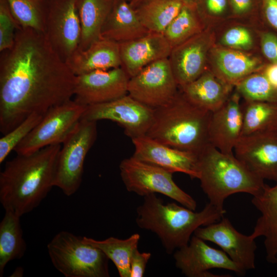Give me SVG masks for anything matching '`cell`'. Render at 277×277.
I'll list each match as a JSON object with an SVG mask.
<instances>
[{"mask_svg":"<svg viewBox=\"0 0 277 277\" xmlns=\"http://www.w3.org/2000/svg\"><path fill=\"white\" fill-rule=\"evenodd\" d=\"M225 213L209 202L199 212L175 203L164 204L152 193L144 196L135 221L140 228L155 233L166 252L172 254L189 244L197 228L220 221Z\"/></svg>","mask_w":277,"mask_h":277,"instance_id":"obj_3","label":"cell"},{"mask_svg":"<svg viewBox=\"0 0 277 277\" xmlns=\"http://www.w3.org/2000/svg\"><path fill=\"white\" fill-rule=\"evenodd\" d=\"M267 26L259 34L261 50L268 63H277V32Z\"/></svg>","mask_w":277,"mask_h":277,"instance_id":"obj_38","label":"cell"},{"mask_svg":"<svg viewBox=\"0 0 277 277\" xmlns=\"http://www.w3.org/2000/svg\"><path fill=\"white\" fill-rule=\"evenodd\" d=\"M11 13L18 24L44 33L46 0H7Z\"/></svg>","mask_w":277,"mask_h":277,"instance_id":"obj_32","label":"cell"},{"mask_svg":"<svg viewBox=\"0 0 277 277\" xmlns=\"http://www.w3.org/2000/svg\"><path fill=\"white\" fill-rule=\"evenodd\" d=\"M129 1H130V0H129Z\"/></svg>","mask_w":277,"mask_h":277,"instance_id":"obj_47","label":"cell"},{"mask_svg":"<svg viewBox=\"0 0 277 277\" xmlns=\"http://www.w3.org/2000/svg\"><path fill=\"white\" fill-rule=\"evenodd\" d=\"M120 44L121 66L129 78L148 65L168 58L172 48L162 33L146 35Z\"/></svg>","mask_w":277,"mask_h":277,"instance_id":"obj_20","label":"cell"},{"mask_svg":"<svg viewBox=\"0 0 277 277\" xmlns=\"http://www.w3.org/2000/svg\"><path fill=\"white\" fill-rule=\"evenodd\" d=\"M143 1L144 0H130L129 2L131 5L135 8Z\"/></svg>","mask_w":277,"mask_h":277,"instance_id":"obj_45","label":"cell"},{"mask_svg":"<svg viewBox=\"0 0 277 277\" xmlns=\"http://www.w3.org/2000/svg\"><path fill=\"white\" fill-rule=\"evenodd\" d=\"M86 107L72 100L52 107L14 151L17 154H25L62 144L77 125Z\"/></svg>","mask_w":277,"mask_h":277,"instance_id":"obj_9","label":"cell"},{"mask_svg":"<svg viewBox=\"0 0 277 277\" xmlns=\"http://www.w3.org/2000/svg\"><path fill=\"white\" fill-rule=\"evenodd\" d=\"M20 218L11 211H5L0 223V276H3L10 261L21 259L26 251Z\"/></svg>","mask_w":277,"mask_h":277,"instance_id":"obj_27","label":"cell"},{"mask_svg":"<svg viewBox=\"0 0 277 277\" xmlns=\"http://www.w3.org/2000/svg\"><path fill=\"white\" fill-rule=\"evenodd\" d=\"M65 62L76 76L121 67L120 44L101 38L84 50L77 48Z\"/></svg>","mask_w":277,"mask_h":277,"instance_id":"obj_22","label":"cell"},{"mask_svg":"<svg viewBox=\"0 0 277 277\" xmlns=\"http://www.w3.org/2000/svg\"><path fill=\"white\" fill-rule=\"evenodd\" d=\"M181 1L184 5H195V3L196 0H179Z\"/></svg>","mask_w":277,"mask_h":277,"instance_id":"obj_44","label":"cell"},{"mask_svg":"<svg viewBox=\"0 0 277 277\" xmlns=\"http://www.w3.org/2000/svg\"><path fill=\"white\" fill-rule=\"evenodd\" d=\"M234 14L241 16L249 12L253 6V0H229Z\"/></svg>","mask_w":277,"mask_h":277,"instance_id":"obj_41","label":"cell"},{"mask_svg":"<svg viewBox=\"0 0 277 277\" xmlns=\"http://www.w3.org/2000/svg\"><path fill=\"white\" fill-rule=\"evenodd\" d=\"M265 23L277 32V0H261Z\"/></svg>","mask_w":277,"mask_h":277,"instance_id":"obj_40","label":"cell"},{"mask_svg":"<svg viewBox=\"0 0 277 277\" xmlns=\"http://www.w3.org/2000/svg\"><path fill=\"white\" fill-rule=\"evenodd\" d=\"M77 0H46L44 34L53 48L66 62L78 48L81 26Z\"/></svg>","mask_w":277,"mask_h":277,"instance_id":"obj_10","label":"cell"},{"mask_svg":"<svg viewBox=\"0 0 277 277\" xmlns=\"http://www.w3.org/2000/svg\"><path fill=\"white\" fill-rule=\"evenodd\" d=\"M261 71L271 85L277 89V63H268Z\"/></svg>","mask_w":277,"mask_h":277,"instance_id":"obj_42","label":"cell"},{"mask_svg":"<svg viewBox=\"0 0 277 277\" xmlns=\"http://www.w3.org/2000/svg\"><path fill=\"white\" fill-rule=\"evenodd\" d=\"M233 153L253 174L277 184V132L242 136Z\"/></svg>","mask_w":277,"mask_h":277,"instance_id":"obj_16","label":"cell"},{"mask_svg":"<svg viewBox=\"0 0 277 277\" xmlns=\"http://www.w3.org/2000/svg\"><path fill=\"white\" fill-rule=\"evenodd\" d=\"M151 256V253L141 252L136 249L131 259L130 277H143Z\"/></svg>","mask_w":277,"mask_h":277,"instance_id":"obj_39","label":"cell"},{"mask_svg":"<svg viewBox=\"0 0 277 277\" xmlns=\"http://www.w3.org/2000/svg\"><path fill=\"white\" fill-rule=\"evenodd\" d=\"M129 78L122 67L76 75L73 100L86 106L115 100L128 94Z\"/></svg>","mask_w":277,"mask_h":277,"instance_id":"obj_15","label":"cell"},{"mask_svg":"<svg viewBox=\"0 0 277 277\" xmlns=\"http://www.w3.org/2000/svg\"><path fill=\"white\" fill-rule=\"evenodd\" d=\"M196 236L219 246L229 257L246 271L255 268V239L238 231L228 219L223 216L217 222L200 227Z\"/></svg>","mask_w":277,"mask_h":277,"instance_id":"obj_17","label":"cell"},{"mask_svg":"<svg viewBox=\"0 0 277 277\" xmlns=\"http://www.w3.org/2000/svg\"><path fill=\"white\" fill-rule=\"evenodd\" d=\"M61 144L17 154L0 173V202L5 211L22 216L39 205L52 187Z\"/></svg>","mask_w":277,"mask_h":277,"instance_id":"obj_2","label":"cell"},{"mask_svg":"<svg viewBox=\"0 0 277 277\" xmlns=\"http://www.w3.org/2000/svg\"><path fill=\"white\" fill-rule=\"evenodd\" d=\"M179 90L168 58L146 66L128 83V94L152 109L168 103Z\"/></svg>","mask_w":277,"mask_h":277,"instance_id":"obj_12","label":"cell"},{"mask_svg":"<svg viewBox=\"0 0 277 277\" xmlns=\"http://www.w3.org/2000/svg\"><path fill=\"white\" fill-rule=\"evenodd\" d=\"M21 27L14 19L7 0H0V51L10 48L15 31Z\"/></svg>","mask_w":277,"mask_h":277,"instance_id":"obj_35","label":"cell"},{"mask_svg":"<svg viewBox=\"0 0 277 277\" xmlns=\"http://www.w3.org/2000/svg\"><path fill=\"white\" fill-rule=\"evenodd\" d=\"M47 251L54 268L66 277H108L109 259L83 237L67 231L57 233Z\"/></svg>","mask_w":277,"mask_h":277,"instance_id":"obj_6","label":"cell"},{"mask_svg":"<svg viewBox=\"0 0 277 277\" xmlns=\"http://www.w3.org/2000/svg\"><path fill=\"white\" fill-rule=\"evenodd\" d=\"M206 28L195 5H184L162 34L172 48L201 32Z\"/></svg>","mask_w":277,"mask_h":277,"instance_id":"obj_31","label":"cell"},{"mask_svg":"<svg viewBox=\"0 0 277 277\" xmlns=\"http://www.w3.org/2000/svg\"><path fill=\"white\" fill-rule=\"evenodd\" d=\"M153 114V109L127 94L109 102L87 106L82 118L115 122L132 139L147 134L152 123Z\"/></svg>","mask_w":277,"mask_h":277,"instance_id":"obj_11","label":"cell"},{"mask_svg":"<svg viewBox=\"0 0 277 277\" xmlns=\"http://www.w3.org/2000/svg\"><path fill=\"white\" fill-rule=\"evenodd\" d=\"M0 56V131L3 135L32 113L44 115L71 100L76 75L44 33L16 29L13 45Z\"/></svg>","mask_w":277,"mask_h":277,"instance_id":"obj_1","label":"cell"},{"mask_svg":"<svg viewBox=\"0 0 277 277\" xmlns=\"http://www.w3.org/2000/svg\"><path fill=\"white\" fill-rule=\"evenodd\" d=\"M149 32L129 0H114L102 28L101 37L121 43L141 37Z\"/></svg>","mask_w":277,"mask_h":277,"instance_id":"obj_25","label":"cell"},{"mask_svg":"<svg viewBox=\"0 0 277 277\" xmlns=\"http://www.w3.org/2000/svg\"><path fill=\"white\" fill-rule=\"evenodd\" d=\"M209 62L211 67L209 69L223 81L234 87L245 77L261 71L268 64L265 60L244 51L221 46H214L211 49Z\"/></svg>","mask_w":277,"mask_h":277,"instance_id":"obj_21","label":"cell"},{"mask_svg":"<svg viewBox=\"0 0 277 277\" xmlns=\"http://www.w3.org/2000/svg\"><path fill=\"white\" fill-rule=\"evenodd\" d=\"M183 5L179 0H144L134 8L149 32L163 33Z\"/></svg>","mask_w":277,"mask_h":277,"instance_id":"obj_28","label":"cell"},{"mask_svg":"<svg viewBox=\"0 0 277 277\" xmlns=\"http://www.w3.org/2000/svg\"><path fill=\"white\" fill-rule=\"evenodd\" d=\"M214 36L208 27L172 48L169 62L179 88L193 82L208 69Z\"/></svg>","mask_w":277,"mask_h":277,"instance_id":"obj_14","label":"cell"},{"mask_svg":"<svg viewBox=\"0 0 277 277\" xmlns=\"http://www.w3.org/2000/svg\"><path fill=\"white\" fill-rule=\"evenodd\" d=\"M221 46L241 51L252 49L254 39L251 31L246 27L237 26L228 29L222 36Z\"/></svg>","mask_w":277,"mask_h":277,"instance_id":"obj_36","label":"cell"},{"mask_svg":"<svg viewBox=\"0 0 277 277\" xmlns=\"http://www.w3.org/2000/svg\"><path fill=\"white\" fill-rule=\"evenodd\" d=\"M251 202L261 212L251 235L255 239L264 237L266 260L271 263L277 260V184L265 185L262 192L253 196Z\"/></svg>","mask_w":277,"mask_h":277,"instance_id":"obj_23","label":"cell"},{"mask_svg":"<svg viewBox=\"0 0 277 277\" xmlns=\"http://www.w3.org/2000/svg\"><path fill=\"white\" fill-rule=\"evenodd\" d=\"M195 6L205 25L209 18L221 17L226 14L228 0H196Z\"/></svg>","mask_w":277,"mask_h":277,"instance_id":"obj_37","label":"cell"},{"mask_svg":"<svg viewBox=\"0 0 277 277\" xmlns=\"http://www.w3.org/2000/svg\"><path fill=\"white\" fill-rule=\"evenodd\" d=\"M147 136L180 150L198 154L209 144L211 112L188 100L179 90L167 104L153 109Z\"/></svg>","mask_w":277,"mask_h":277,"instance_id":"obj_4","label":"cell"},{"mask_svg":"<svg viewBox=\"0 0 277 277\" xmlns=\"http://www.w3.org/2000/svg\"><path fill=\"white\" fill-rule=\"evenodd\" d=\"M83 241L102 251L115 265L121 277H130V262L133 254L137 249L140 240L138 233H134L126 239L109 237L97 240L86 236Z\"/></svg>","mask_w":277,"mask_h":277,"instance_id":"obj_29","label":"cell"},{"mask_svg":"<svg viewBox=\"0 0 277 277\" xmlns=\"http://www.w3.org/2000/svg\"><path fill=\"white\" fill-rule=\"evenodd\" d=\"M242 136L256 133L277 132V103L245 101Z\"/></svg>","mask_w":277,"mask_h":277,"instance_id":"obj_30","label":"cell"},{"mask_svg":"<svg viewBox=\"0 0 277 277\" xmlns=\"http://www.w3.org/2000/svg\"><path fill=\"white\" fill-rule=\"evenodd\" d=\"M120 175L126 189L140 196L161 193L180 204L195 210V200L174 182L172 173L133 156L123 160Z\"/></svg>","mask_w":277,"mask_h":277,"instance_id":"obj_8","label":"cell"},{"mask_svg":"<svg viewBox=\"0 0 277 277\" xmlns=\"http://www.w3.org/2000/svg\"><path fill=\"white\" fill-rule=\"evenodd\" d=\"M233 88L208 68L196 80L179 89L190 102L212 112L226 103Z\"/></svg>","mask_w":277,"mask_h":277,"instance_id":"obj_24","label":"cell"},{"mask_svg":"<svg viewBox=\"0 0 277 277\" xmlns=\"http://www.w3.org/2000/svg\"><path fill=\"white\" fill-rule=\"evenodd\" d=\"M276 263L277 264V260H276Z\"/></svg>","mask_w":277,"mask_h":277,"instance_id":"obj_46","label":"cell"},{"mask_svg":"<svg viewBox=\"0 0 277 277\" xmlns=\"http://www.w3.org/2000/svg\"><path fill=\"white\" fill-rule=\"evenodd\" d=\"M44 115L32 113L0 139V163L30 133L40 122Z\"/></svg>","mask_w":277,"mask_h":277,"instance_id":"obj_34","label":"cell"},{"mask_svg":"<svg viewBox=\"0 0 277 277\" xmlns=\"http://www.w3.org/2000/svg\"><path fill=\"white\" fill-rule=\"evenodd\" d=\"M97 133L96 121L82 118L62 143L56 162L54 187L68 196L74 194L81 185L85 158Z\"/></svg>","mask_w":277,"mask_h":277,"instance_id":"obj_7","label":"cell"},{"mask_svg":"<svg viewBox=\"0 0 277 277\" xmlns=\"http://www.w3.org/2000/svg\"><path fill=\"white\" fill-rule=\"evenodd\" d=\"M176 267L187 277H217L209 271L220 268L243 275L246 271L223 251L212 248L204 240L193 235L188 245L173 252Z\"/></svg>","mask_w":277,"mask_h":277,"instance_id":"obj_13","label":"cell"},{"mask_svg":"<svg viewBox=\"0 0 277 277\" xmlns=\"http://www.w3.org/2000/svg\"><path fill=\"white\" fill-rule=\"evenodd\" d=\"M134 146L133 156L172 173L181 172L197 179V154L174 148L146 135L131 139Z\"/></svg>","mask_w":277,"mask_h":277,"instance_id":"obj_18","label":"cell"},{"mask_svg":"<svg viewBox=\"0 0 277 277\" xmlns=\"http://www.w3.org/2000/svg\"><path fill=\"white\" fill-rule=\"evenodd\" d=\"M234 88L245 101L277 103V89L262 71L245 77L235 84Z\"/></svg>","mask_w":277,"mask_h":277,"instance_id":"obj_33","label":"cell"},{"mask_svg":"<svg viewBox=\"0 0 277 277\" xmlns=\"http://www.w3.org/2000/svg\"><path fill=\"white\" fill-rule=\"evenodd\" d=\"M241 98L235 90L221 107L211 112L209 142L223 153H234V147L242 136L243 121Z\"/></svg>","mask_w":277,"mask_h":277,"instance_id":"obj_19","label":"cell"},{"mask_svg":"<svg viewBox=\"0 0 277 277\" xmlns=\"http://www.w3.org/2000/svg\"><path fill=\"white\" fill-rule=\"evenodd\" d=\"M113 2L114 0H77V8L81 26V38L78 48L84 50L102 38V29Z\"/></svg>","mask_w":277,"mask_h":277,"instance_id":"obj_26","label":"cell"},{"mask_svg":"<svg viewBox=\"0 0 277 277\" xmlns=\"http://www.w3.org/2000/svg\"><path fill=\"white\" fill-rule=\"evenodd\" d=\"M201 187L209 203L224 208V201L237 193L255 196L263 190L264 180L251 172L233 154L223 153L210 144L197 154Z\"/></svg>","mask_w":277,"mask_h":277,"instance_id":"obj_5","label":"cell"},{"mask_svg":"<svg viewBox=\"0 0 277 277\" xmlns=\"http://www.w3.org/2000/svg\"><path fill=\"white\" fill-rule=\"evenodd\" d=\"M24 274L23 268L21 267L16 268L11 274V276H22Z\"/></svg>","mask_w":277,"mask_h":277,"instance_id":"obj_43","label":"cell"}]
</instances>
